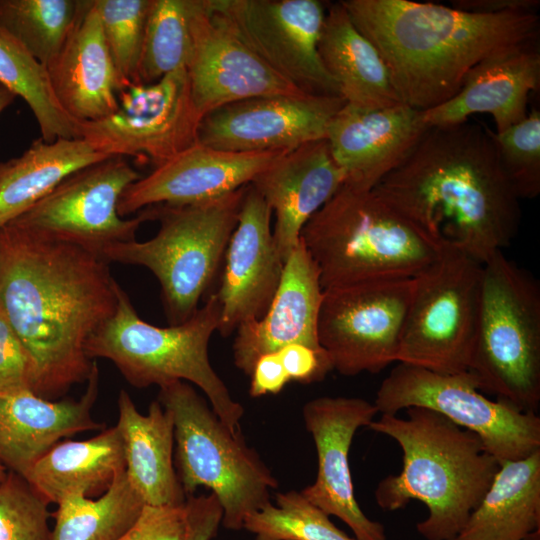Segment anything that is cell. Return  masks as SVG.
Returning <instances> with one entry per match:
<instances>
[{
	"instance_id": "6da1fadb",
	"label": "cell",
	"mask_w": 540,
	"mask_h": 540,
	"mask_svg": "<svg viewBox=\"0 0 540 540\" xmlns=\"http://www.w3.org/2000/svg\"><path fill=\"white\" fill-rule=\"evenodd\" d=\"M118 287L109 263L80 246L0 229V312L33 359L36 395L88 380L85 344L114 313Z\"/></svg>"
},
{
	"instance_id": "7a4b0ae2",
	"label": "cell",
	"mask_w": 540,
	"mask_h": 540,
	"mask_svg": "<svg viewBox=\"0 0 540 540\" xmlns=\"http://www.w3.org/2000/svg\"><path fill=\"white\" fill-rule=\"evenodd\" d=\"M493 134L470 120L428 127L372 190L438 245L454 246L484 264L511 244L521 219Z\"/></svg>"
},
{
	"instance_id": "3957f363",
	"label": "cell",
	"mask_w": 540,
	"mask_h": 540,
	"mask_svg": "<svg viewBox=\"0 0 540 540\" xmlns=\"http://www.w3.org/2000/svg\"><path fill=\"white\" fill-rule=\"evenodd\" d=\"M384 61L400 101L426 111L453 97L483 59L538 43L537 12L480 15L411 0H343Z\"/></svg>"
},
{
	"instance_id": "277c9868",
	"label": "cell",
	"mask_w": 540,
	"mask_h": 540,
	"mask_svg": "<svg viewBox=\"0 0 540 540\" xmlns=\"http://www.w3.org/2000/svg\"><path fill=\"white\" fill-rule=\"evenodd\" d=\"M406 418L381 414L369 428L394 439L402 449L398 475L377 485L380 508L395 511L417 500L428 516L416 526L426 540H451L488 490L500 462L480 438L445 416L423 407L405 409Z\"/></svg>"
},
{
	"instance_id": "5b68a950",
	"label": "cell",
	"mask_w": 540,
	"mask_h": 540,
	"mask_svg": "<svg viewBox=\"0 0 540 540\" xmlns=\"http://www.w3.org/2000/svg\"><path fill=\"white\" fill-rule=\"evenodd\" d=\"M300 239L319 270L323 290L413 279L440 250L373 190L344 184L308 220Z\"/></svg>"
},
{
	"instance_id": "8992f818",
	"label": "cell",
	"mask_w": 540,
	"mask_h": 540,
	"mask_svg": "<svg viewBox=\"0 0 540 540\" xmlns=\"http://www.w3.org/2000/svg\"><path fill=\"white\" fill-rule=\"evenodd\" d=\"M216 293L184 323L158 327L142 320L119 285L114 313L87 340L92 360H110L129 384L159 387L175 381L190 382L206 395L212 410L233 432L240 434L243 406L235 401L213 369L210 339L220 324Z\"/></svg>"
},
{
	"instance_id": "52a82bcc",
	"label": "cell",
	"mask_w": 540,
	"mask_h": 540,
	"mask_svg": "<svg viewBox=\"0 0 540 540\" xmlns=\"http://www.w3.org/2000/svg\"><path fill=\"white\" fill-rule=\"evenodd\" d=\"M246 186L209 201L145 207L160 224L157 234L106 248L108 263L139 265L158 279L170 325L184 323L199 309L237 225Z\"/></svg>"
},
{
	"instance_id": "ba28073f",
	"label": "cell",
	"mask_w": 540,
	"mask_h": 540,
	"mask_svg": "<svg viewBox=\"0 0 540 540\" xmlns=\"http://www.w3.org/2000/svg\"><path fill=\"white\" fill-rule=\"evenodd\" d=\"M467 371L480 392L537 413L540 286L503 251L483 264L478 327Z\"/></svg>"
},
{
	"instance_id": "9c48e42d",
	"label": "cell",
	"mask_w": 540,
	"mask_h": 540,
	"mask_svg": "<svg viewBox=\"0 0 540 540\" xmlns=\"http://www.w3.org/2000/svg\"><path fill=\"white\" fill-rule=\"evenodd\" d=\"M158 401L174 423L177 476L187 496L204 486L217 497L221 524L243 528L245 518L270 502L278 481L240 434L233 433L184 381L159 387Z\"/></svg>"
},
{
	"instance_id": "30bf717a",
	"label": "cell",
	"mask_w": 540,
	"mask_h": 540,
	"mask_svg": "<svg viewBox=\"0 0 540 540\" xmlns=\"http://www.w3.org/2000/svg\"><path fill=\"white\" fill-rule=\"evenodd\" d=\"M483 264L449 244L414 278L397 362L441 374L466 372L476 339Z\"/></svg>"
},
{
	"instance_id": "8fae6325",
	"label": "cell",
	"mask_w": 540,
	"mask_h": 540,
	"mask_svg": "<svg viewBox=\"0 0 540 540\" xmlns=\"http://www.w3.org/2000/svg\"><path fill=\"white\" fill-rule=\"evenodd\" d=\"M374 405L389 415L410 407L433 410L475 433L500 463L540 450V417L504 400L489 399L468 371L441 374L398 363L381 382Z\"/></svg>"
},
{
	"instance_id": "7c38bea8",
	"label": "cell",
	"mask_w": 540,
	"mask_h": 540,
	"mask_svg": "<svg viewBox=\"0 0 540 540\" xmlns=\"http://www.w3.org/2000/svg\"><path fill=\"white\" fill-rule=\"evenodd\" d=\"M141 177L124 157L106 158L68 175L9 224L101 257L106 248L135 240L138 228L150 220L145 208L130 219L118 214L121 195Z\"/></svg>"
},
{
	"instance_id": "4fadbf2b",
	"label": "cell",
	"mask_w": 540,
	"mask_h": 540,
	"mask_svg": "<svg viewBox=\"0 0 540 540\" xmlns=\"http://www.w3.org/2000/svg\"><path fill=\"white\" fill-rule=\"evenodd\" d=\"M413 289L414 278L323 291L317 335L333 370L374 374L397 362Z\"/></svg>"
},
{
	"instance_id": "5bb4252c",
	"label": "cell",
	"mask_w": 540,
	"mask_h": 540,
	"mask_svg": "<svg viewBox=\"0 0 540 540\" xmlns=\"http://www.w3.org/2000/svg\"><path fill=\"white\" fill-rule=\"evenodd\" d=\"M202 117L188 72L177 69L151 84H129L109 116L81 122V138L107 157L131 156L155 167L198 142Z\"/></svg>"
},
{
	"instance_id": "9a60e30c",
	"label": "cell",
	"mask_w": 540,
	"mask_h": 540,
	"mask_svg": "<svg viewBox=\"0 0 540 540\" xmlns=\"http://www.w3.org/2000/svg\"><path fill=\"white\" fill-rule=\"evenodd\" d=\"M211 12L254 54L301 91L341 97L318 44L326 9L318 0H208Z\"/></svg>"
},
{
	"instance_id": "2e32d148",
	"label": "cell",
	"mask_w": 540,
	"mask_h": 540,
	"mask_svg": "<svg viewBox=\"0 0 540 540\" xmlns=\"http://www.w3.org/2000/svg\"><path fill=\"white\" fill-rule=\"evenodd\" d=\"M341 97L274 95L223 106L200 123L198 142L231 152L291 151L326 138Z\"/></svg>"
},
{
	"instance_id": "e0dca14e",
	"label": "cell",
	"mask_w": 540,
	"mask_h": 540,
	"mask_svg": "<svg viewBox=\"0 0 540 540\" xmlns=\"http://www.w3.org/2000/svg\"><path fill=\"white\" fill-rule=\"evenodd\" d=\"M378 413L374 403L343 396L314 398L302 408L315 443L317 475L301 494L327 515L342 520L356 540H386L384 526L369 519L355 498L348 460L356 431L369 426Z\"/></svg>"
},
{
	"instance_id": "ac0fdd59",
	"label": "cell",
	"mask_w": 540,
	"mask_h": 540,
	"mask_svg": "<svg viewBox=\"0 0 540 540\" xmlns=\"http://www.w3.org/2000/svg\"><path fill=\"white\" fill-rule=\"evenodd\" d=\"M193 52L187 66L191 95L202 119L232 103L264 96L307 94L281 77L198 0Z\"/></svg>"
},
{
	"instance_id": "d6986e66",
	"label": "cell",
	"mask_w": 540,
	"mask_h": 540,
	"mask_svg": "<svg viewBox=\"0 0 540 540\" xmlns=\"http://www.w3.org/2000/svg\"><path fill=\"white\" fill-rule=\"evenodd\" d=\"M272 211L251 184L246 186L237 225L224 255L218 332L227 337L261 318L279 287L284 260L275 244Z\"/></svg>"
},
{
	"instance_id": "ffe728a7",
	"label": "cell",
	"mask_w": 540,
	"mask_h": 540,
	"mask_svg": "<svg viewBox=\"0 0 540 540\" xmlns=\"http://www.w3.org/2000/svg\"><path fill=\"white\" fill-rule=\"evenodd\" d=\"M286 152H231L196 142L130 184L120 197L118 214L219 198L250 184Z\"/></svg>"
},
{
	"instance_id": "44dd1931",
	"label": "cell",
	"mask_w": 540,
	"mask_h": 540,
	"mask_svg": "<svg viewBox=\"0 0 540 540\" xmlns=\"http://www.w3.org/2000/svg\"><path fill=\"white\" fill-rule=\"evenodd\" d=\"M428 127L423 111L403 103L383 109L345 103L330 120L325 139L343 184L372 190L405 160Z\"/></svg>"
},
{
	"instance_id": "7402d4cb",
	"label": "cell",
	"mask_w": 540,
	"mask_h": 540,
	"mask_svg": "<svg viewBox=\"0 0 540 540\" xmlns=\"http://www.w3.org/2000/svg\"><path fill=\"white\" fill-rule=\"evenodd\" d=\"M323 291L319 270L300 239L284 262L279 287L266 313L236 329L235 366L250 377L261 356L287 345L322 348L317 325Z\"/></svg>"
},
{
	"instance_id": "603a6c76",
	"label": "cell",
	"mask_w": 540,
	"mask_h": 540,
	"mask_svg": "<svg viewBox=\"0 0 540 540\" xmlns=\"http://www.w3.org/2000/svg\"><path fill=\"white\" fill-rule=\"evenodd\" d=\"M343 183L326 139L284 153L250 183L275 216L272 233L284 262L308 220Z\"/></svg>"
},
{
	"instance_id": "cb8c5ba5",
	"label": "cell",
	"mask_w": 540,
	"mask_h": 540,
	"mask_svg": "<svg viewBox=\"0 0 540 540\" xmlns=\"http://www.w3.org/2000/svg\"><path fill=\"white\" fill-rule=\"evenodd\" d=\"M540 86L538 43L493 54L467 74L459 91L446 102L423 111L429 127L463 123L476 113L493 117L500 133L528 115V98Z\"/></svg>"
},
{
	"instance_id": "d4e9b609",
	"label": "cell",
	"mask_w": 540,
	"mask_h": 540,
	"mask_svg": "<svg viewBox=\"0 0 540 540\" xmlns=\"http://www.w3.org/2000/svg\"><path fill=\"white\" fill-rule=\"evenodd\" d=\"M87 382L77 400L54 401L32 391L0 396V464L25 478L63 438L102 428L92 416L99 386L96 361Z\"/></svg>"
},
{
	"instance_id": "484cf974",
	"label": "cell",
	"mask_w": 540,
	"mask_h": 540,
	"mask_svg": "<svg viewBox=\"0 0 540 540\" xmlns=\"http://www.w3.org/2000/svg\"><path fill=\"white\" fill-rule=\"evenodd\" d=\"M62 108L79 122L96 121L118 107L122 83L106 45L94 0H79L73 25L46 67Z\"/></svg>"
},
{
	"instance_id": "4316f807",
	"label": "cell",
	"mask_w": 540,
	"mask_h": 540,
	"mask_svg": "<svg viewBox=\"0 0 540 540\" xmlns=\"http://www.w3.org/2000/svg\"><path fill=\"white\" fill-rule=\"evenodd\" d=\"M118 422L125 453V473L148 505H184L186 495L173 462L174 423L158 400L140 413L127 392L118 396Z\"/></svg>"
},
{
	"instance_id": "83f0119b",
	"label": "cell",
	"mask_w": 540,
	"mask_h": 540,
	"mask_svg": "<svg viewBox=\"0 0 540 540\" xmlns=\"http://www.w3.org/2000/svg\"><path fill=\"white\" fill-rule=\"evenodd\" d=\"M123 439L117 425L81 441H60L25 479L50 504L69 496L98 497L125 471Z\"/></svg>"
},
{
	"instance_id": "f1b7e54d",
	"label": "cell",
	"mask_w": 540,
	"mask_h": 540,
	"mask_svg": "<svg viewBox=\"0 0 540 540\" xmlns=\"http://www.w3.org/2000/svg\"><path fill=\"white\" fill-rule=\"evenodd\" d=\"M318 50L347 104L383 109L402 103L379 52L358 31L341 2L330 4L325 12Z\"/></svg>"
},
{
	"instance_id": "f546056e",
	"label": "cell",
	"mask_w": 540,
	"mask_h": 540,
	"mask_svg": "<svg viewBox=\"0 0 540 540\" xmlns=\"http://www.w3.org/2000/svg\"><path fill=\"white\" fill-rule=\"evenodd\" d=\"M540 529V450L500 463L488 490L451 540H530Z\"/></svg>"
},
{
	"instance_id": "4dcf8cb0",
	"label": "cell",
	"mask_w": 540,
	"mask_h": 540,
	"mask_svg": "<svg viewBox=\"0 0 540 540\" xmlns=\"http://www.w3.org/2000/svg\"><path fill=\"white\" fill-rule=\"evenodd\" d=\"M109 158L82 138H39L0 163V229L40 201L71 173Z\"/></svg>"
},
{
	"instance_id": "1f68e13d",
	"label": "cell",
	"mask_w": 540,
	"mask_h": 540,
	"mask_svg": "<svg viewBox=\"0 0 540 540\" xmlns=\"http://www.w3.org/2000/svg\"><path fill=\"white\" fill-rule=\"evenodd\" d=\"M0 84L27 103L44 141L81 138V122L60 105L46 66L1 28Z\"/></svg>"
},
{
	"instance_id": "d6a6232c",
	"label": "cell",
	"mask_w": 540,
	"mask_h": 540,
	"mask_svg": "<svg viewBox=\"0 0 540 540\" xmlns=\"http://www.w3.org/2000/svg\"><path fill=\"white\" fill-rule=\"evenodd\" d=\"M145 503L125 471L96 499L69 496L57 504L50 540H118L136 521Z\"/></svg>"
},
{
	"instance_id": "836d02e7",
	"label": "cell",
	"mask_w": 540,
	"mask_h": 540,
	"mask_svg": "<svg viewBox=\"0 0 540 540\" xmlns=\"http://www.w3.org/2000/svg\"><path fill=\"white\" fill-rule=\"evenodd\" d=\"M198 0H151L139 63V83L151 84L187 68L193 52V15Z\"/></svg>"
},
{
	"instance_id": "e575fe53",
	"label": "cell",
	"mask_w": 540,
	"mask_h": 540,
	"mask_svg": "<svg viewBox=\"0 0 540 540\" xmlns=\"http://www.w3.org/2000/svg\"><path fill=\"white\" fill-rule=\"evenodd\" d=\"M79 0H0V28L46 67L64 44Z\"/></svg>"
},
{
	"instance_id": "d590c367",
	"label": "cell",
	"mask_w": 540,
	"mask_h": 540,
	"mask_svg": "<svg viewBox=\"0 0 540 540\" xmlns=\"http://www.w3.org/2000/svg\"><path fill=\"white\" fill-rule=\"evenodd\" d=\"M243 528L255 534V540H356L294 490L277 493L274 503L270 501L245 518Z\"/></svg>"
},
{
	"instance_id": "8d00e7d4",
	"label": "cell",
	"mask_w": 540,
	"mask_h": 540,
	"mask_svg": "<svg viewBox=\"0 0 540 540\" xmlns=\"http://www.w3.org/2000/svg\"><path fill=\"white\" fill-rule=\"evenodd\" d=\"M150 1L94 0L102 33L123 88L139 83L138 70Z\"/></svg>"
},
{
	"instance_id": "74e56055",
	"label": "cell",
	"mask_w": 540,
	"mask_h": 540,
	"mask_svg": "<svg viewBox=\"0 0 540 540\" xmlns=\"http://www.w3.org/2000/svg\"><path fill=\"white\" fill-rule=\"evenodd\" d=\"M501 168L521 199L540 192V112L533 109L519 123L493 134Z\"/></svg>"
},
{
	"instance_id": "f35d334b",
	"label": "cell",
	"mask_w": 540,
	"mask_h": 540,
	"mask_svg": "<svg viewBox=\"0 0 540 540\" xmlns=\"http://www.w3.org/2000/svg\"><path fill=\"white\" fill-rule=\"evenodd\" d=\"M48 505L24 477L8 471L0 482V540H50Z\"/></svg>"
},
{
	"instance_id": "ab89813d",
	"label": "cell",
	"mask_w": 540,
	"mask_h": 540,
	"mask_svg": "<svg viewBox=\"0 0 540 540\" xmlns=\"http://www.w3.org/2000/svg\"><path fill=\"white\" fill-rule=\"evenodd\" d=\"M34 383L33 359L0 312V396L34 392Z\"/></svg>"
},
{
	"instance_id": "60d3db41",
	"label": "cell",
	"mask_w": 540,
	"mask_h": 540,
	"mask_svg": "<svg viewBox=\"0 0 540 540\" xmlns=\"http://www.w3.org/2000/svg\"><path fill=\"white\" fill-rule=\"evenodd\" d=\"M186 525L185 504H145L136 521L118 540H183Z\"/></svg>"
},
{
	"instance_id": "b9f144b4",
	"label": "cell",
	"mask_w": 540,
	"mask_h": 540,
	"mask_svg": "<svg viewBox=\"0 0 540 540\" xmlns=\"http://www.w3.org/2000/svg\"><path fill=\"white\" fill-rule=\"evenodd\" d=\"M290 381L311 384L322 381L333 370L323 348L294 343L277 351Z\"/></svg>"
},
{
	"instance_id": "7bdbcfd3",
	"label": "cell",
	"mask_w": 540,
	"mask_h": 540,
	"mask_svg": "<svg viewBox=\"0 0 540 540\" xmlns=\"http://www.w3.org/2000/svg\"><path fill=\"white\" fill-rule=\"evenodd\" d=\"M185 508L187 525L183 540H211L216 536L223 510L213 493L187 496Z\"/></svg>"
},
{
	"instance_id": "ee69618b",
	"label": "cell",
	"mask_w": 540,
	"mask_h": 540,
	"mask_svg": "<svg viewBox=\"0 0 540 540\" xmlns=\"http://www.w3.org/2000/svg\"><path fill=\"white\" fill-rule=\"evenodd\" d=\"M250 378L249 393L252 397L277 394L290 382L278 352L261 356Z\"/></svg>"
},
{
	"instance_id": "f6af8a7d",
	"label": "cell",
	"mask_w": 540,
	"mask_h": 540,
	"mask_svg": "<svg viewBox=\"0 0 540 540\" xmlns=\"http://www.w3.org/2000/svg\"><path fill=\"white\" fill-rule=\"evenodd\" d=\"M539 0H452L451 7L480 15L537 12Z\"/></svg>"
},
{
	"instance_id": "bcb514c9",
	"label": "cell",
	"mask_w": 540,
	"mask_h": 540,
	"mask_svg": "<svg viewBox=\"0 0 540 540\" xmlns=\"http://www.w3.org/2000/svg\"><path fill=\"white\" fill-rule=\"evenodd\" d=\"M15 99H16V96L0 84V114L8 106H10L14 102Z\"/></svg>"
},
{
	"instance_id": "7dc6e473",
	"label": "cell",
	"mask_w": 540,
	"mask_h": 540,
	"mask_svg": "<svg viewBox=\"0 0 540 540\" xmlns=\"http://www.w3.org/2000/svg\"><path fill=\"white\" fill-rule=\"evenodd\" d=\"M8 470L0 464V482L3 481V479L6 477Z\"/></svg>"
}]
</instances>
